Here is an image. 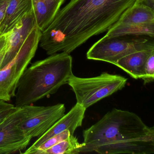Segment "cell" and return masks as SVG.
<instances>
[{
  "label": "cell",
  "instance_id": "obj_1",
  "mask_svg": "<svg viewBox=\"0 0 154 154\" xmlns=\"http://www.w3.org/2000/svg\"><path fill=\"white\" fill-rule=\"evenodd\" d=\"M136 0H71L41 31L39 44L48 55L68 54L108 31Z\"/></svg>",
  "mask_w": 154,
  "mask_h": 154
},
{
  "label": "cell",
  "instance_id": "obj_22",
  "mask_svg": "<svg viewBox=\"0 0 154 154\" xmlns=\"http://www.w3.org/2000/svg\"><path fill=\"white\" fill-rule=\"evenodd\" d=\"M6 48L2 51V53L0 54V70H1L2 65V62H3V58L5 55V52H6Z\"/></svg>",
  "mask_w": 154,
  "mask_h": 154
},
{
  "label": "cell",
  "instance_id": "obj_9",
  "mask_svg": "<svg viewBox=\"0 0 154 154\" xmlns=\"http://www.w3.org/2000/svg\"><path fill=\"white\" fill-rule=\"evenodd\" d=\"M64 104L42 106L32 116L21 122L18 127L25 136L32 139L39 137L65 114Z\"/></svg>",
  "mask_w": 154,
  "mask_h": 154
},
{
  "label": "cell",
  "instance_id": "obj_4",
  "mask_svg": "<svg viewBox=\"0 0 154 154\" xmlns=\"http://www.w3.org/2000/svg\"><path fill=\"white\" fill-rule=\"evenodd\" d=\"M128 79L119 75L103 72L89 78L77 77L72 74L67 84L74 93L76 103L87 109L99 101L122 90Z\"/></svg>",
  "mask_w": 154,
  "mask_h": 154
},
{
  "label": "cell",
  "instance_id": "obj_6",
  "mask_svg": "<svg viewBox=\"0 0 154 154\" xmlns=\"http://www.w3.org/2000/svg\"><path fill=\"white\" fill-rule=\"evenodd\" d=\"M41 34L35 27L14 59L0 70V100L8 102L15 97L19 81L35 54Z\"/></svg>",
  "mask_w": 154,
  "mask_h": 154
},
{
  "label": "cell",
  "instance_id": "obj_2",
  "mask_svg": "<svg viewBox=\"0 0 154 154\" xmlns=\"http://www.w3.org/2000/svg\"><path fill=\"white\" fill-rule=\"evenodd\" d=\"M85 145L80 153L152 154L154 128L136 113L113 109L83 131Z\"/></svg>",
  "mask_w": 154,
  "mask_h": 154
},
{
  "label": "cell",
  "instance_id": "obj_13",
  "mask_svg": "<svg viewBox=\"0 0 154 154\" xmlns=\"http://www.w3.org/2000/svg\"><path fill=\"white\" fill-rule=\"evenodd\" d=\"M65 0H32L37 27L43 31L52 22Z\"/></svg>",
  "mask_w": 154,
  "mask_h": 154
},
{
  "label": "cell",
  "instance_id": "obj_17",
  "mask_svg": "<svg viewBox=\"0 0 154 154\" xmlns=\"http://www.w3.org/2000/svg\"><path fill=\"white\" fill-rule=\"evenodd\" d=\"M142 80L144 85L153 82L154 81V52L148 57L144 68V75Z\"/></svg>",
  "mask_w": 154,
  "mask_h": 154
},
{
  "label": "cell",
  "instance_id": "obj_7",
  "mask_svg": "<svg viewBox=\"0 0 154 154\" xmlns=\"http://www.w3.org/2000/svg\"><path fill=\"white\" fill-rule=\"evenodd\" d=\"M42 107L30 104L18 108L0 122V154H12L26 148L31 139L25 136L18 125Z\"/></svg>",
  "mask_w": 154,
  "mask_h": 154
},
{
  "label": "cell",
  "instance_id": "obj_10",
  "mask_svg": "<svg viewBox=\"0 0 154 154\" xmlns=\"http://www.w3.org/2000/svg\"><path fill=\"white\" fill-rule=\"evenodd\" d=\"M86 109L79 103L75 106L66 114L56 122L47 131L38 137L36 141L21 154H31L44 142L52 137L69 130L71 134L74 135L76 129L82 125Z\"/></svg>",
  "mask_w": 154,
  "mask_h": 154
},
{
  "label": "cell",
  "instance_id": "obj_18",
  "mask_svg": "<svg viewBox=\"0 0 154 154\" xmlns=\"http://www.w3.org/2000/svg\"><path fill=\"white\" fill-rule=\"evenodd\" d=\"M17 108L14 104L0 100V122Z\"/></svg>",
  "mask_w": 154,
  "mask_h": 154
},
{
  "label": "cell",
  "instance_id": "obj_14",
  "mask_svg": "<svg viewBox=\"0 0 154 154\" xmlns=\"http://www.w3.org/2000/svg\"><path fill=\"white\" fill-rule=\"evenodd\" d=\"M154 49L141 50L129 54L119 59L115 66L135 79H142L145 63Z\"/></svg>",
  "mask_w": 154,
  "mask_h": 154
},
{
  "label": "cell",
  "instance_id": "obj_20",
  "mask_svg": "<svg viewBox=\"0 0 154 154\" xmlns=\"http://www.w3.org/2000/svg\"><path fill=\"white\" fill-rule=\"evenodd\" d=\"M135 4L144 5L154 10V0H136Z\"/></svg>",
  "mask_w": 154,
  "mask_h": 154
},
{
  "label": "cell",
  "instance_id": "obj_15",
  "mask_svg": "<svg viewBox=\"0 0 154 154\" xmlns=\"http://www.w3.org/2000/svg\"><path fill=\"white\" fill-rule=\"evenodd\" d=\"M84 145L83 142L80 143L74 135H71L40 154H78L80 153V149Z\"/></svg>",
  "mask_w": 154,
  "mask_h": 154
},
{
  "label": "cell",
  "instance_id": "obj_12",
  "mask_svg": "<svg viewBox=\"0 0 154 154\" xmlns=\"http://www.w3.org/2000/svg\"><path fill=\"white\" fill-rule=\"evenodd\" d=\"M32 10V0H10L0 25V36L10 32L18 22Z\"/></svg>",
  "mask_w": 154,
  "mask_h": 154
},
{
  "label": "cell",
  "instance_id": "obj_8",
  "mask_svg": "<svg viewBox=\"0 0 154 154\" xmlns=\"http://www.w3.org/2000/svg\"><path fill=\"white\" fill-rule=\"evenodd\" d=\"M132 35L154 37V10L134 4L108 30L105 36Z\"/></svg>",
  "mask_w": 154,
  "mask_h": 154
},
{
  "label": "cell",
  "instance_id": "obj_3",
  "mask_svg": "<svg viewBox=\"0 0 154 154\" xmlns=\"http://www.w3.org/2000/svg\"><path fill=\"white\" fill-rule=\"evenodd\" d=\"M72 73V58L64 52L35 62L27 67L19 81L15 106L30 105L54 94L67 84Z\"/></svg>",
  "mask_w": 154,
  "mask_h": 154
},
{
  "label": "cell",
  "instance_id": "obj_19",
  "mask_svg": "<svg viewBox=\"0 0 154 154\" xmlns=\"http://www.w3.org/2000/svg\"><path fill=\"white\" fill-rule=\"evenodd\" d=\"M10 0H0V25L1 24Z\"/></svg>",
  "mask_w": 154,
  "mask_h": 154
},
{
  "label": "cell",
  "instance_id": "obj_5",
  "mask_svg": "<svg viewBox=\"0 0 154 154\" xmlns=\"http://www.w3.org/2000/svg\"><path fill=\"white\" fill-rule=\"evenodd\" d=\"M154 49V38L147 36H104L94 43L86 54L89 60L103 61L115 65L117 61L131 53Z\"/></svg>",
  "mask_w": 154,
  "mask_h": 154
},
{
  "label": "cell",
  "instance_id": "obj_16",
  "mask_svg": "<svg viewBox=\"0 0 154 154\" xmlns=\"http://www.w3.org/2000/svg\"><path fill=\"white\" fill-rule=\"evenodd\" d=\"M71 135H72V134H71L70 131L69 130H66L63 132L48 139V140L39 146L33 152V154H40L42 151L51 147L52 146L57 144L62 140L66 139Z\"/></svg>",
  "mask_w": 154,
  "mask_h": 154
},
{
  "label": "cell",
  "instance_id": "obj_21",
  "mask_svg": "<svg viewBox=\"0 0 154 154\" xmlns=\"http://www.w3.org/2000/svg\"><path fill=\"white\" fill-rule=\"evenodd\" d=\"M7 45V35L6 34L0 36V54L5 49Z\"/></svg>",
  "mask_w": 154,
  "mask_h": 154
},
{
  "label": "cell",
  "instance_id": "obj_11",
  "mask_svg": "<svg viewBox=\"0 0 154 154\" xmlns=\"http://www.w3.org/2000/svg\"><path fill=\"white\" fill-rule=\"evenodd\" d=\"M36 26L32 10L18 22L10 32L6 34L7 45L2 69L14 59L31 31Z\"/></svg>",
  "mask_w": 154,
  "mask_h": 154
}]
</instances>
